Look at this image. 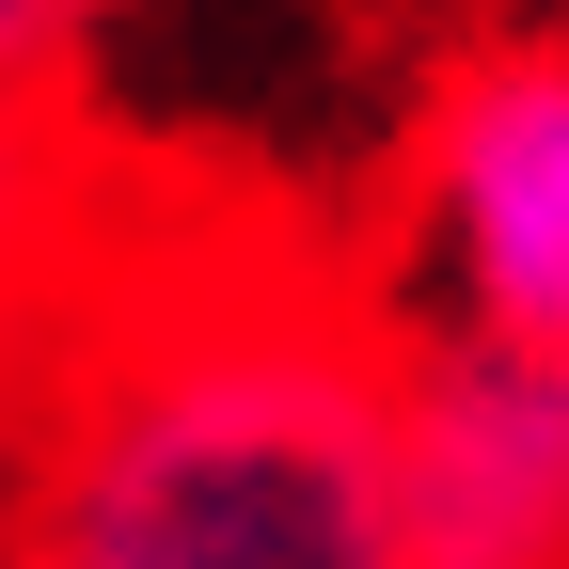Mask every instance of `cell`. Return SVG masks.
<instances>
[{
  "instance_id": "cell-1",
  "label": "cell",
  "mask_w": 569,
  "mask_h": 569,
  "mask_svg": "<svg viewBox=\"0 0 569 569\" xmlns=\"http://www.w3.org/2000/svg\"><path fill=\"white\" fill-rule=\"evenodd\" d=\"M396 365V301L317 238L127 190L17 380V569H411Z\"/></svg>"
},
{
  "instance_id": "cell-2",
  "label": "cell",
  "mask_w": 569,
  "mask_h": 569,
  "mask_svg": "<svg viewBox=\"0 0 569 569\" xmlns=\"http://www.w3.org/2000/svg\"><path fill=\"white\" fill-rule=\"evenodd\" d=\"M396 332L569 348V32L459 48L396 159Z\"/></svg>"
},
{
  "instance_id": "cell-3",
  "label": "cell",
  "mask_w": 569,
  "mask_h": 569,
  "mask_svg": "<svg viewBox=\"0 0 569 569\" xmlns=\"http://www.w3.org/2000/svg\"><path fill=\"white\" fill-rule=\"evenodd\" d=\"M396 507H411V569H569V348L411 332Z\"/></svg>"
},
{
  "instance_id": "cell-4",
  "label": "cell",
  "mask_w": 569,
  "mask_h": 569,
  "mask_svg": "<svg viewBox=\"0 0 569 569\" xmlns=\"http://www.w3.org/2000/svg\"><path fill=\"white\" fill-rule=\"evenodd\" d=\"M111 206H127V174H111V142L80 111L63 96H0V396L48 365L80 269L111 253Z\"/></svg>"
},
{
  "instance_id": "cell-5",
  "label": "cell",
  "mask_w": 569,
  "mask_h": 569,
  "mask_svg": "<svg viewBox=\"0 0 569 569\" xmlns=\"http://www.w3.org/2000/svg\"><path fill=\"white\" fill-rule=\"evenodd\" d=\"M111 0H0V96H63V63L96 48Z\"/></svg>"
}]
</instances>
